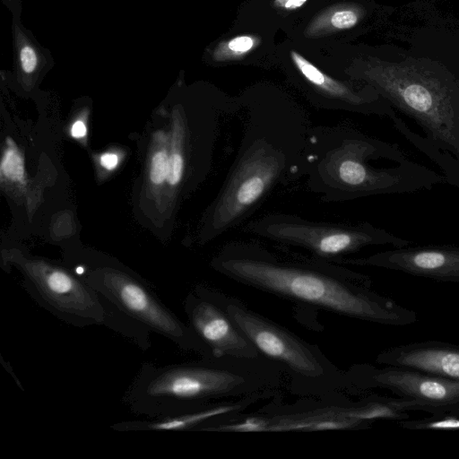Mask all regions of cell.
<instances>
[{"mask_svg": "<svg viewBox=\"0 0 459 459\" xmlns=\"http://www.w3.org/2000/svg\"><path fill=\"white\" fill-rule=\"evenodd\" d=\"M235 158L204 221L212 240L246 224L280 186L305 178L313 125L299 106L284 99L248 98Z\"/></svg>", "mask_w": 459, "mask_h": 459, "instance_id": "1", "label": "cell"}, {"mask_svg": "<svg viewBox=\"0 0 459 459\" xmlns=\"http://www.w3.org/2000/svg\"><path fill=\"white\" fill-rule=\"evenodd\" d=\"M212 265L242 284L341 316L393 326L418 321L414 310L371 290L368 276L278 244L230 241Z\"/></svg>", "mask_w": 459, "mask_h": 459, "instance_id": "2", "label": "cell"}, {"mask_svg": "<svg viewBox=\"0 0 459 459\" xmlns=\"http://www.w3.org/2000/svg\"><path fill=\"white\" fill-rule=\"evenodd\" d=\"M304 178L324 203L431 190L446 183L399 144L342 124L312 126Z\"/></svg>", "mask_w": 459, "mask_h": 459, "instance_id": "3", "label": "cell"}, {"mask_svg": "<svg viewBox=\"0 0 459 459\" xmlns=\"http://www.w3.org/2000/svg\"><path fill=\"white\" fill-rule=\"evenodd\" d=\"M234 372L203 362L156 366L143 364L124 401L130 410L149 418L169 417L205 406L245 385Z\"/></svg>", "mask_w": 459, "mask_h": 459, "instance_id": "4", "label": "cell"}, {"mask_svg": "<svg viewBox=\"0 0 459 459\" xmlns=\"http://www.w3.org/2000/svg\"><path fill=\"white\" fill-rule=\"evenodd\" d=\"M243 230L281 246L305 250L308 255L336 264L368 247H401L411 243L368 221H321L279 212L249 220L244 224Z\"/></svg>", "mask_w": 459, "mask_h": 459, "instance_id": "5", "label": "cell"}, {"mask_svg": "<svg viewBox=\"0 0 459 459\" xmlns=\"http://www.w3.org/2000/svg\"><path fill=\"white\" fill-rule=\"evenodd\" d=\"M84 281L100 295L149 331L167 338L183 351H206L189 325L184 324L136 275L117 268L85 272Z\"/></svg>", "mask_w": 459, "mask_h": 459, "instance_id": "6", "label": "cell"}, {"mask_svg": "<svg viewBox=\"0 0 459 459\" xmlns=\"http://www.w3.org/2000/svg\"><path fill=\"white\" fill-rule=\"evenodd\" d=\"M24 288L45 310L76 327L104 325L102 297L84 280L63 267L43 261H24Z\"/></svg>", "mask_w": 459, "mask_h": 459, "instance_id": "7", "label": "cell"}, {"mask_svg": "<svg viewBox=\"0 0 459 459\" xmlns=\"http://www.w3.org/2000/svg\"><path fill=\"white\" fill-rule=\"evenodd\" d=\"M356 379L364 389H385L394 396L410 399L429 415H459V382L390 365L359 366Z\"/></svg>", "mask_w": 459, "mask_h": 459, "instance_id": "8", "label": "cell"}, {"mask_svg": "<svg viewBox=\"0 0 459 459\" xmlns=\"http://www.w3.org/2000/svg\"><path fill=\"white\" fill-rule=\"evenodd\" d=\"M224 310L254 346L268 358L306 377H318L324 368L312 348L289 331L232 299Z\"/></svg>", "mask_w": 459, "mask_h": 459, "instance_id": "9", "label": "cell"}, {"mask_svg": "<svg viewBox=\"0 0 459 459\" xmlns=\"http://www.w3.org/2000/svg\"><path fill=\"white\" fill-rule=\"evenodd\" d=\"M185 311L188 325L206 354L238 359L258 356L259 351L222 309L210 290L197 288L190 292L185 301Z\"/></svg>", "mask_w": 459, "mask_h": 459, "instance_id": "10", "label": "cell"}, {"mask_svg": "<svg viewBox=\"0 0 459 459\" xmlns=\"http://www.w3.org/2000/svg\"><path fill=\"white\" fill-rule=\"evenodd\" d=\"M341 264L379 267L437 281L459 282V245H408L368 256L345 258Z\"/></svg>", "mask_w": 459, "mask_h": 459, "instance_id": "11", "label": "cell"}, {"mask_svg": "<svg viewBox=\"0 0 459 459\" xmlns=\"http://www.w3.org/2000/svg\"><path fill=\"white\" fill-rule=\"evenodd\" d=\"M376 361L459 382V345L454 343L424 341L401 344L381 351Z\"/></svg>", "mask_w": 459, "mask_h": 459, "instance_id": "12", "label": "cell"}, {"mask_svg": "<svg viewBox=\"0 0 459 459\" xmlns=\"http://www.w3.org/2000/svg\"><path fill=\"white\" fill-rule=\"evenodd\" d=\"M241 403L221 404L162 418L123 420L111 426L116 431H186L201 430L212 420L241 410Z\"/></svg>", "mask_w": 459, "mask_h": 459, "instance_id": "13", "label": "cell"}, {"mask_svg": "<svg viewBox=\"0 0 459 459\" xmlns=\"http://www.w3.org/2000/svg\"><path fill=\"white\" fill-rule=\"evenodd\" d=\"M368 423L349 419L319 418L300 413L268 418V431H317L333 429H366Z\"/></svg>", "mask_w": 459, "mask_h": 459, "instance_id": "14", "label": "cell"}, {"mask_svg": "<svg viewBox=\"0 0 459 459\" xmlns=\"http://www.w3.org/2000/svg\"><path fill=\"white\" fill-rule=\"evenodd\" d=\"M359 17L360 13L354 5L335 4L315 17L304 33L306 37L316 38L338 30H349L359 22Z\"/></svg>", "mask_w": 459, "mask_h": 459, "instance_id": "15", "label": "cell"}, {"mask_svg": "<svg viewBox=\"0 0 459 459\" xmlns=\"http://www.w3.org/2000/svg\"><path fill=\"white\" fill-rule=\"evenodd\" d=\"M102 299L106 308L104 325L131 340L141 350L147 351L151 347L150 333L152 332L123 313L108 299L103 297Z\"/></svg>", "mask_w": 459, "mask_h": 459, "instance_id": "16", "label": "cell"}, {"mask_svg": "<svg viewBox=\"0 0 459 459\" xmlns=\"http://www.w3.org/2000/svg\"><path fill=\"white\" fill-rule=\"evenodd\" d=\"M260 40L254 35H240L220 42L212 52L216 62H227L243 58L255 48Z\"/></svg>", "mask_w": 459, "mask_h": 459, "instance_id": "17", "label": "cell"}, {"mask_svg": "<svg viewBox=\"0 0 459 459\" xmlns=\"http://www.w3.org/2000/svg\"><path fill=\"white\" fill-rule=\"evenodd\" d=\"M401 428L410 430H455L459 429V415H429L420 419L398 421Z\"/></svg>", "mask_w": 459, "mask_h": 459, "instance_id": "18", "label": "cell"}, {"mask_svg": "<svg viewBox=\"0 0 459 459\" xmlns=\"http://www.w3.org/2000/svg\"><path fill=\"white\" fill-rule=\"evenodd\" d=\"M4 151L0 171L3 178L17 183H24V162L21 152L14 143L8 140Z\"/></svg>", "mask_w": 459, "mask_h": 459, "instance_id": "19", "label": "cell"}, {"mask_svg": "<svg viewBox=\"0 0 459 459\" xmlns=\"http://www.w3.org/2000/svg\"><path fill=\"white\" fill-rule=\"evenodd\" d=\"M186 154L183 143L179 141L177 148L169 155L167 180L170 186H178L183 180L186 169L187 157Z\"/></svg>", "mask_w": 459, "mask_h": 459, "instance_id": "20", "label": "cell"}, {"mask_svg": "<svg viewBox=\"0 0 459 459\" xmlns=\"http://www.w3.org/2000/svg\"><path fill=\"white\" fill-rule=\"evenodd\" d=\"M169 155L165 150L154 152L150 167V179L154 185H161L168 177Z\"/></svg>", "mask_w": 459, "mask_h": 459, "instance_id": "21", "label": "cell"}, {"mask_svg": "<svg viewBox=\"0 0 459 459\" xmlns=\"http://www.w3.org/2000/svg\"><path fill=\"white\" fill-rule=\"evenodd\" d=\"M19 63L23 73L30 74L36 71L39 56L35 48L30 44H23L19 49Z\"/></svg>", "mask_w": 459, "mask_h": 459, "instance_id": "22", "label": "cell"}, {"mask_svg": "<svg viewBox=\"0 0 459 459\" xmlns=\"http://www.w3.org/2000/svg\"><path fill=\"white\" fill-rule=\"evenodd\" d=\"M307 0H273V6L283 10H296L306 4Z\"/></svg>", "mask_w": 459, "mask_h": 459, "instance_id": "23", "label": "cell"}, {"mask_svg": "<svg viewBox=\"0 0 459 459\" xmlns=\"http://www.w3.org/2000/svg\"><path fill=\"white\" fill-rule=\"evenodd\" d=\"M100 165L106 169L112 170L114 169L118 163V157L115 153L108 152L104 153L100 157Z\"/></svg>", "mask_w": 459, "mask_h": 459, "instance_id": "24", "label": "cell"}, {"mask_svg": "<svg viewBox=\"0 0 459 459\" xmlns=\"http://www.w3.org/2000/svg\"><path fill=\"white\" fill-rule=\"evenodd\" d=\"M87 128L83 121H75L71 128V134L74 138H82L86 134Z\"/></svg>", "mask_w": 459, "mask_h": 459, "instance_id": "25", "label": "cell"}]
</instances>
